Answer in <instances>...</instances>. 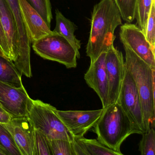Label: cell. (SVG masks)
Wrapping results in <instances>:
<instances>
[{
  "mask_svg": "<svg viewBox=\"0 0 155 155\" xmlns=\"http://www.w3.org/2000/svg\"><path fill=\"white\" fill-rule=\"evenodd\" d=\"M121 24V16L114 0H101L94 6L86 48L91 61H96L113 46L115 30Z\"/></svg>",
  "mask_w": 155,
  "mask_h": 155,
  "instance_id": "6da1fadb",
  "label": "cell"
},
{
  "mask_svg": "<svg viewBox=\"0 0 155 155\" xmlns=\"http://www.w3.org/2000/svg\"><path fill=\"white\" fill-rule=\"evenodd\" d=\"M123 46L125 67L131 74L138 91L146 132L155 125V69L151 68L127 46Z\"/></svg>",
  "mask_w": 155,
  "mask_h": 155,
  "instance_id": "7a4b0ae2",
  "label": "cell"
},
{
  "mask_svg": "<svg viewBox=\"0 0 155 155\" xmlns=\"http://www.w3.org/2000/svg\"><path fill=\"white\" fill-rule=\"evenodd\" d=\"M102 109L94 126L97 140L110 149L121 153L120 146L124 140L132 134L141 135L142 132L132 124L117 102Z\"/></svg>",
  "mask_w": 155,
  "mask_h": 155,
  "instance_id": "3957f363",
  "label": "cell"
},
{
  "mask_svg": "<svg viewBox=\"0 0 155 155\" xmlns=\"http://www.w3.org/2000/svg\"><path fill=\"white\" fill-rule=\"evenodd\" d=\"M57 109L39 100H32L28 114L35 128L44 134L49 140L63 139L73 142L75 137L56 112Z\"/></svg>",
  "mask_w": 155,
  "mask_h": 155,
  "instance_id": "277c9868",
  "label": "cell"
},
{
  "mask_svg": "<svg viewBox=\"0 0 155 155\" xmlns=\"http://www.w3.org/2000/svg\"><path fill=\"white\" fill-rule=\"evenodd\" d=\"M32 43L33 50L43 58L59 62L67 68L77 67V52L61 35L52 31Z\"/></svg>",
  "mask_w": 155,
  "mask_h": 155,
  "instance_id": "5b68a950",
  "label": "cell"
},
{
  "mask_svg": "<svg viewBox=\"0 0 155 155\" xmlns=\"http://www.w3.org/2000/svg\"><path fill=\"white\" fill-rule=\"evenodd\" d=\"M11 10L17 26L18 37V58L14 65L21 74L32 77L31 66V39L24 19L19 0H7Z\"/></svg>",
  "mask_w": 155,
  "mask_h": 155,
  "instance_id": "8992f818",
  "label": "cell"
},
{
  "mask_svg": "<svg viewBox=\"0 0 155 155\" xmlns=\"http://www.w3.org/2000/svg\"><path fill=\"white\" fill-rule=\"evenodd\" d=\"M117 102L134 126L142 134L145 132L143 113L138 91L131 74L126 68Z\"/></svg>",
  "mask_w": 155,
  "mask_h": 155,
  "instance_id": "52a82bcc",
  "label": "cell"
},
{
  "mask_svg": "<svg viewBox=\"0 0 155 155\" xmlns=\"http://www.w3.org/2000/svg\"><path fill=\"white\" fill-rule=\"evenodd\" d=\"M120 38L123 45L129 48L152 69H155V48L146 39L142 31L135 24L126 23L120 27Z\"/></svg>",
  "mask_w": 155,
  "mask_h": 155,
  "instance_id": "ba28073f",
  "label": "cell"
},
{
  "mask_svg": "<svg viewBox=\"0 0 155 155\" xmlns=\"http://www.w3.org/2000/svg\"><path fill=\"white\" fill-rule=\"evenodd\" d=\"M0 104L12 117L28 116L32 105L24 86L15 87L0 81Z\"/></svg>",
  "mask_w": 155,
  "mask_h": 155,
  "instance_id": "9c48e42d",
  "label": "cell"
},
{
  "mask_svg": "<svg viewBox=\"0 0 155 155\" xmlns=\"http://www.w3.org/2000/svg\"><path fill=\"white\" fill-rule=\"evenodd\" d=\"M106 68L108 82V106L116 103L118 99L126 70L123 55L114 46L106 52Z\"/></svg>",
  "mask_w": 155,
  "mask_h": 155,
  "instance_id": "30bf717a",
  "label": "cell"
},
{
  "mask_svg": "<svg viewBox=\"0 0 155 155\" xmlns=\"http://www.w3.org/2000/svg\"><path fill=\"white\" fill-rule=\"evenodd\" d=\"M4 125L12 135L21 155H37L35 126L28 115L12 117Z\"/></svg>",
  "mask_w": 155,
  "mask_h": 155,
  "instance_id": "8fae6325",
  "label": "cell"
},
{
  "mask_svg": "<svg viewBox=\"0 0 155 155\" xmlns=\"http://www.w3.org/2000/svg\"><path fill=\"white\" fill-rule=\"evenodd\" d=\"M103 109L91 110H60L56 113L75 137H83L94 127Z\"/></svg>",
  "mask_w": 155,
  "mask_h": 155,
  "instance_id": "7c38bea8",
  "label": "cell"
},
{
  "mask_svg": "<svg viewBox=\"0 0 155 155\" xmlns=\"http://www.w3.org/2000/svg\"><path fill=\"white\" fill-rule=\"evenodd\" d=\"M106 52L101 53L97 60L91 61L84 79L88 86L93 90L102 103V108L107 106L108 82L106 68Z\"/></svg>",
  "mask_w": 155,
  "mask_h": 155,
  "instance_id": "4fadbf2b",
  "label": "cell"
},
{
  "mask_svg": "<svg viewBox=\"0 0 155 155\" xmlns=\"http://www.w3.org/2000/svg\"><path fill=\"white\" fill-rule=\"evenodd\" d=\"M0 20L12 56L15 63L18 56V37L16 22L7 0H0Z\"/></svg>",
  "mask_w": 155,
  "mask_h": 155,
  "instance_id": "5bb4252c",
  "label": "cell"
},
{
  "mask_svg": "<svg viewBox=\"0 0 155 155\" xmlns=\"http://www.w3.org/2000/svg\"><path fill=\"white\" fill-rule=\"evenodd\" d=\"M31 43L52 32L44 20L26 0H19Z\"/></svg>",
  "mask_w": 155,
  "mask_h": 155,
  "instance_id": "9a60e30c",
  "label": "cell"
},
{
  "mask_svg": "<svg viewBox=\"0 0 155 155\" xmlns=\"http://www.w3.org/2000/svg\"><path fill=\"white\" fill-rule=\"evenodd\" d=\"M76 155H122L107 147L96 139L83 137H75L73 142Z\"/></svg>",
  "mask_w": 155,
  "mask_h": 155,
  "instance_id": "2e32d148",
  "label": "cell"
},
{
  "mask_svg": "<svg viewBox=\"0 0 155 155\" xmlns=\"http://www.w3.org/2000/svg\"><path fill=\"white\" fill-rule=\"evenodd\" d=\"M56 27L53 32L58 33L66 38L75 49L78 58H80L79 50L81 46L80 41L76 38L74 32L77 27L74 23L65 18L58 9L56 10Z\"/></svg>",
  "mask_w": 155,
  "mask_h": 155,
  "instance_id": "e0dca14e",
  "label": "cell"
},
{
  "mask_svg": "<svg viewBox=\"0 0 155 155\" xmlns=\"http://www.w3.org/2000/svg\"><path fill=\"white\" fill-rule=\"evenodd\" d=\"M21 75L12 61L0 56V81L15 87H21L23 86Z\"/></svg>",
  "mask_w": 155,
  "mask_h": 155,
  "instance_id": "ac0fdd59",
  "label": "cell"
},
{
  "mask_svg": "<svg viewBox=\"0 0 155 155\" xmlns=\"http://www.w3.org/2000/svg\"><path fill=\"white\" fill-rule=\"evenodd\" d=\"M154 0H137L135 19L137 25L145 34L147 21Z\"/></svg>",
  "mask_w": 155,
  "mask_h": 155,
  "instance_id": "d6986e66",
  "label": "cell"
},
{
  "mask_svg": "<svg viewBox=\"0 0 155 155\" xmlns=\"http://www.w3.org/2000/svg\"><path fill=\"white\" fill-rule=\"evenodd\" d=\"M0 145L9 155H21L11 133L4 124L0 123Z\"/></svg>",
  "mask_w": 155,
  "mask_h": 155,
  "instance_id": "ffe728a7",
  "label": "cell"
},
{
  "mask_svg": "<svg viewBox=\"0 0 155 155\" xmlns=\"http://www.w3.org/2000/svg\"><path fill=\"white\" fill-rule=\"evenodd\" d=\"M142 138L139 147V150L141 155H155V131L154 127L141 134Z\"/></svg>",
  "mask_w": 155,
  "mask_h": 155,
  "instance_id": "44dd1931",
  "label": "cell"
},
{
  "mask_svg": "<svg viewBox=\"0 0 155 155\" xmlns=\"http://www.w3.org/2000/svg\"><path fill=\"white\" fill-rule=\"evenodd\" d=\"M40 14L46 24L50 28L52 19L50 0H26Z\"/></svg>",
  "mask_w": 155,
  "mask_h": 155,
  "instance_id": "7402d4cb",
  "label": "cell"
},
{
  "mask_svg": "<svg viewBox=\"0 0 155 155\" xmlns=\"http://www.w3.org/2000/svg\"><path fill=\"white\" fill-rule=\"evenodd\" d=\"M137 0H114L121 18L128 23L135 19V8Z\"/></svg>",
  "mask_w": 155,
  "mask_h": 155,
  "instance_id": "603a6c76",
  "label": "cell"
},
{
  "mask_svg": "<svg viewBox=\"0 0 155 155\" xmlns=\"http://www.w3.org/2000/svg\"><path fill=\"white\" fill-rule=\"evenodd\" d=\"M73 142L63 139L50 140L52 155H76Z\"/></svg>",
  "mask_w": 155,
  "mask_h": 155,
  "instance_id": "cb8c5ba5",
  "label": "cell"
},
{
  "mask_svg": "<svg viewBox=\"0 0 155 155\" xmlns=\"http://www.w3.org/2000/svg\"><path fill=\"white\" fill-rule=\"evenodd\" d=\"M35 147L37 155H51L50 140L38 130L35 128Z\"/></svg>",
  "mask_w": 155,
  "mask_h": 155,
  "instance_id": "d4e9b609",
  "label": "cell"
},
{
  "mask_svg": "<svg viewBox=\"0 0 155 155\" xmlns=\"http://www.w3.org/2000/svg\"><path fill=\"white\" fill-rule=\"evenodd\" d=\"M145 35L149 43L155 48V0L152 3L147 21Z\"/></svg>",
  "mask_w": 155,
  "mask_h": 155,
  "instance_id": "484cf974",
  "label": "cell"
},
{
  "mask_svg": "<svg viewBox=\"0 0 155 155\" xmlns=\"http://www.w3.org/2000/svg\"><path fill=\"white\" fill-rule=\"evenodd\" d=\"M0 47L7 58L12 61V56L8 41L0 20Z\"/></svg>",
  "mask_w": 155,
  "mask_h": 155,
  "instance_id": "4316f807",
  "label": "cell"
},
{
  "mask_svg": "<svg viewBox=\"0 0 155 155\" xmlns=\"http://www.w3.org/2000/svg\"><path fill=\"white\" fill-rule=\"evenodd\" d=\"M12 117L0 105V123L7 124L9 123Z\"/></svg>",
  "mask_w": 155,
  "mask_h": 155,
  "instance_id": "83f0119b",
  "label": "cell"
},
{
  "mask_svg": "<svg viewBox=\"0 0 155 155\" xmlns=\"http://www.w3.org/2000/svg\"><path fill=\"white\" fill-rule=\"evenodd\" d=\"M0 155H9L8 153L0 145Z\"/></svg>",
  "mask_w": 155,
  "mask_h": 155,
  "instance_id": "f1b7e54d",
  "label": "cell"
},
{
  "mask_svg": "<svg viewBox=\"0 0 155 155\" xmlns=\"http://www.w3.org/2000/svg\"><path fill=\"white\" fill-rule=\"evenodd\" d=\"M0 56H2V57H4V58H7L6 56H5V55H4V53H3V51H2L1 47H0Z\"/></svg>",
  "mask_w": 155,
  "mask_h": 155,
  "instance_id": "f546056e",
  "label": "cell"
},
{
  "mask_svg": "<svg viewBox=\"0 0 155 155\" xmlns=\"http://www.w3.org/2000/svg\"><path fill=\"white\" fill-rule=\"evenodd\" d=\"M0 105H1V104H0Z\"/></svg>",
  "mask_w": 155,
  "mask_h": 155,
  "instance_id": "4dcf8cb0",
  "label": "cell"
}]
</instances>
